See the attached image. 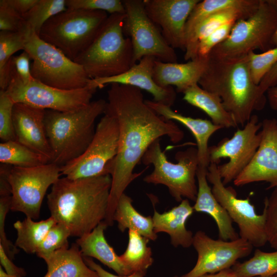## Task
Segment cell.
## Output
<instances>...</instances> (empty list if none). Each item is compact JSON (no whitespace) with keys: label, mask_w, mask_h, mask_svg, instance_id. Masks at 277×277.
Listing matches in <instances>:
<instances>
[{"label":"cell","mask_w":277,"mask_h":277,"mask_svg":"<svg viewBox=\"0 0 277 277\" xmlns=\"http://www.w3.org/2000/svg\"><path fill=\"white\" fill-rule=\"evenodd\" d=\"M107 95L104 113L113 116L119 128L118 150L111 167L112 183L104 221L111 226L118 201L142 173L133 170L150 145L164 136L173 143L179 142L184 133L173 121L165 120L151 109L138 88L112 84Z\"/></svg>","instance_id":"obj_1"},{"label":"cell","mask_w":277,"mask_h":277,"mask_svg":"<svg viewBox=\"0 0 277 277\" xmlns=\"http://www.w3.org/2000/svg\"><path fill=\"white\" fill-rule=\"evenodd\" d=\"M111 183L109 174L60 178L47 196L51 216L65 225L72 236L79 238L91 232L105 219Z\"/></svg>","instance_id":"obj_2"},{"label":"cell","mask_w":277,"mask_h":277,"mask_svg":"<svg viewBox=\"0 0 277 277\" xmlns=\"http://www.w3.org/2000/svg\"><path fill=\"white\" fill-rule=\"evenodd\" d=\"M198 84L221 98L238 126H244L252 113L263 110L267 101L265 93L253 80L247 55L227 58L209 57L207 67Z\"/></svg>","instance_id":"obj_3"},{"label":"cell","mask_w":277,"mask_h":277,"mask_svg":"<svg viewBox=\"0 0 277 277\" xmlns=\"http://www.w3.org/2000/svg\"><path fill=\"white\" fill-rule=\"evenodd\" d=\"M107 101H91L77 110L61 112L46 110L45 126L52 151L51 163L62 167L81 155L91 142L95 122L104 113Z\"/></svg>","instance_id":"obj_4"},{"label":"cell","mask_w":277,"mask_h":277,"mask_svg":"<svg viewBox=\"0 0 277 277\" xmlns=\"http://www.w3.org/2000/svg\"><path fill=\"white\" fill-rule=\"evenodd\" d=\"M125 17V13L110 14L90 45L74 61L90 78L117 75L136 64L131 40L124 36Z\"/></svg>","instance_id":"obj_5"},{"label":"cell","mask_w":277,"mask_h":277,"mask_svg":"<svg viewBox=\"0 0 277 277\" xmlns=\"http://www.w3.org/2000/svg\"><path fill=\"white\" fill-rule=\"evenodd\" d=\"M108 17L105 11L67 9L47 21L38 36L74 61L90 45Z\"/></svg>","instance_id":"obj_6"},{"label":"cell","mask_w":277,"mask_h":277,"mask_svg":"<svg viewBox=\"0 0 277 277\" xmlns=\"http://www.w3.org/2000/svg\"><path fill=\"white\" fill-rule=\"evenodd\" d=\"M276 28L277 0H261L256 11L236 21L227 38L208 56L227 58L244 56L255 49L266 51L274 48L272 41Z\"/></svg>","instance_id":"obj_7"},{"label":"cell","mask_w":277,"mask_h":277,"mask_svg":"<svg viewBox=\"0 0 277 277\" xmlns=\"http://www.w3.org/2000/svg\"><path fill=\"white\" fill-rule=\"evenodd\" d=\"M24 51L32 60L31 73L34 80L63 90L78 89L88 86L91 78L82 66L29 29L26 32Z\"/></svg>","instance_id":"obj_8"},{"label":"cell","mask_w":277,"mask_h":277,"mask_svg":"<svg viewBox=\"0 0 277 277\" xmlns=\"http://www.w3.org/2000/svg\"><path fill=\"white\" fill-rule=\"evenodd\" d=\"M176 163L168 161L162 150L160 139L153 142L143 155L141 161L146 165L153 166L152 172L146 176L145 182L166 186L176 202L183 197L195 202L198 188L196 184L199 166L197 150L193 147L176 153Z\"/></svg>","instance_id":"obj_9"},{"label":"cell","mask_w":277,"mask_h":277,"mask_svg":"<svg viewBox=\"0 0 277 277\" xmlns=\"http://www.w3.org/2000/svg\"><path fill=\"white\" fill-rule=\"evenodd\" d=\"M118 138L117 121L113 116L104 113L86 150L77 158L60 167L62 175L72 180L110 175L117 153Z\"/></svg>","instance_id":"obj_10"},{"label":"cell","mask_w":277,"mask_h":277,"mask_svg":"<svg viewBox=\"0 0 277 277\" xmlns=\"http://www.w3.org/2000/svg\"><path fill=\"white\" fill-rule=\"evenodd\" d=\"M61 175V167L51 162L28 168L11 166L8 174L11 189L10 210L37 220L48 189Z\"/></svg>","instance_id":"obj_11"},{"label":"cell","mask_w":277,"mask_h":277,"mask_svg":"<svg viewBox=\"0 0 277 277\" xmlns=\"http://www.w3.org/2000/svg\"><path fill=\"white\" fill-rule=\"evenodd\" d=\"M5 90L14 103H23L44 110L68 112L90 103L96 89L87 86L78 89L63 90L34 79L24 83L12 69L10 82Z\"/></svg>","instance_id":"obj_12"},{"label":"cell","mask_w":277,"mask_h":277,"mask_svg":"<svg viewBox=\"0 0 277 277\" xmlns=\"http://www.w3.org/2000/svg\"><path fill=\"white\" fill-rule=\"evenodd\" d=\"M123 3L124 33L130 36L134 62L152 56L163 62L177 63L175 49L167 44L160 28L147 15L144 0H124Z\"/></svg>","instance_id":"obj_13"},{"label":"cell","mask_w":277,"mask_h":277,"mask_svg":"<svg viewBox=\"0 0 277 277\" xmlns=\"http://www.w3.org/2000/svg\"><path fill=\"white\" fill-rule=\"evenodd\" d=\"M207 179L212 184L213 195L238 225L240 238L247 241L253 247L264 246L267 243L264 211L258 214L249 197L239 199L231 187H226L222 182L216 164H210Z\"/></svg>","instance_id":"obj_14"},{"label":"cell","mask_w":277,"mask_h":277,"mask_svg":"<svg viewBox=\"0 0 277 277\" xmlns=\"http://www.w3.org/2000/svg\"><path fill=\"white\" fill-rule=\"evenodd\" d=\"M261 122L252 115L242 129H238L230 138H223L217 145L209 147L210 163L217 164L221 159L229 161L217 166L224 185L233 182L249 164L258 149L262 138Z\"/></svg>","instance_id":"obj_15"},{"label":"cell","mask_w":277,"mask_h":277,"mask_svg":"<svg viewBox=\"0 0 277 277\" xmlns=\"http://www.w3.org/2000/svg\"><path fill=\"white\" fill-rule=\"evenodd\" d=\"M192 246L197 253L196 263L181 277H200L231 268L239 259L248 256L253 248L242 238L233 241L214 240L201 230L193 235Z\"/></svg>","instance_id":"obj_16"},{"label":"cell","mask_w":277,"mask_h":277,"mask_svg":"<svg viewBox=\"0 0 277 277\" xmlns=\"http://www.w3.org/2000/svg\"><path fill=\"white\" fill-rule=\"evenodd\" d=\"M260 144L249 164L233 181L234 185L265 182L267 189L277 187V120L265 118L261 122Z\"/></svg>","instance_id":"obj_17"},{"label":"cell","mask_w":277,"mask_h":277,"mask_svg":"<svg viewBox=\"0 0 277 277\" xmlns=\"http://www.w3.org/2000/svg\"><path fill=\"white\" fill-rule=\"evenodd\" d=\"M146 12L174 49L185 50V26L200 0H144Z\"/></svg>","instance_id":"obj_18"},{"label":"cell","mask_w":277,"mask_h":277,"mask_svg":"<svg viewBox=\"0 0 277 277\" xmlns=\"http://www.w3.org/2000/svg\"><path fill=\"white\" fill-rule=\"evenodd\" d=\"M156 59L145 56L127 71L114 76L90 79L88 86L97 89L107 84H118L144 90L153 97V101L171 107L176 99V92L172 87H162L153 79V68Z\"/></svg>","instance_id":"obj_19"},{"label":"cell","mask_w":277,"mask_h":277,"mask_svg":"<svg viewBox=\"0 0 277 277\" xmlns=\"http://www.w3.org/2000/svg\"><path fill=\"white\" fill-rule=\"evenodd\" d=\"M44 109L15 103L13 122L16 141L52 161V151L46 135Z\"/></svg>","instance_id":"obj_20"},{"label":"cell","mask_w":277,"mask_h":277,"mask_svg":"<svg viewBox=\"0 0 277 277\" xmlns=\"http://www.w3.org/2000/svg\"><path fill=\"white\" fill-rule=\"evenodd\" d=\"M209 62L207 56H197L186 63H166L156 60L153 79L162 87L175 86L177 92L184 93L197 84Z\"/></svg>","instance_id":"obj_21"},{"label":"cell","mask_w":277,"mask_h":277,"mask_svg":"<svg viewBox=\"0 0 277 277\" xmlns=\"http://www.w3.org/2000/svg\"><path fill=\"white\" fill-rule=\"evenodd\" d=\"M145 102L158 115L165 120L177 121L190 130L196 142L198 166L207 168L210 164L209 140L214 133L223 128L207 120L185 116L173 111L170 106L153 101L145 100Z\"/></svg>","instance_id":"obj_22"},{"label":"cell","mask_w":277,"mask_h":277,"mask_svg":"<svg viewBox=\"0 0 277 277\" xmlns=\"http://www.w3.org/2000/svg\"><path fill=\"white\" fill-rule=\"evenodd\" d=\"M207 168L198 166L196 172L197 194L193 206L194 211L209 215L215 221L220 239L233 241L239 236L232 226L226 210L213 195L207 179Z\"/></svg>","instance_id":"obj_23"},{"label":"cell","mask_w":277,"mask_h":277,"mask_svg":"<svg viewBox=\"0 0 277 277\" xmlns=\"http://www.w3.org/2000/svg\"><path fill=\"white\" fill-rule=\"evenodd\" d=\"M194 211L188 199H183L176 206L167 212L159 213L154 209L152 216L154 231L165 232L175 247L188 248L192 245L193 234L186 228V222Z\"/></svg>","instance_id":"obj_24"},{"label":"cell","mask_w":277,"mask_h":277,"mask_svg":"<svg viewBox=\"0 0 277 277\" xmlns=\"http://www.w3.org/2000/svg\"><path fill=\"white\" fill-rule=\"evenodd\" d=\"M107 227L102 221L91 232L78 238L75 243L78 246L83 257L98 260L119 275H129L132 273L131 271L124 264L120 256L106 240L104 231Z\"/></svg>","instance_id":"obj_25"},{"label":"cell","mask_w":277,"mask_h":277,"mask_svg":"<svg viewBox=\"0 0 277 277\" xmlns=\"http://www.w3.org/2000/svg\"><path fill=\"white\" fill-rule=\"evenodd\" d=\"M260 1L253 0L248 5L220 11L206 18L197 27L190 41L186 45L184 59L190 61L196 58L198 44L201 39L229 22H236L249 17L258 9Z\"/></svg>","instance_id":"obj_26"},{"label":"cell","mask_w":277,"mask_h":277,"mask_svg":"<svg viewBox=\"0 0 277 277\" xmlns=\"http://www.w3.org/2000/svg\"><path fill=\"white\" fill-rule=\"evenodd\" d=\"M45 262L47 271L43 277H98L86 264L76 243L56 251Z\"/></svg>","instance_id":"obj_27"},{"label":"cell","mask_w":277,"mask_h":277,"mask_svg":"<svg viewBox=\"0 0 277 277\" xmlns=\"http://www.w3.org/2000/svg\"><path fill=\"white\" fill-rule=\"evenodd\" d=\"M183 94L185 101L203 111L214 125L223 128L238 126L231 114L224 107L221 98L203 89L198 84L189 88Z\"/></svg>","instance_id":"obj_28"},{"label":"cell","mask_w":277,"mask_h":277,"mask_svg":"<svg viewBox=\"0 0 277 277\" xmlns=\"http://www.w3.org/2000/svg\"><path fill=\"white\" fill-rule=\"evenodd\" d=\"M132 203L131 198L123 193L118 201L113 221L117 222L118 228L122 232L129 229L136 231L149 240L155 241L157 235L154 231L152 217L140 214Z\"/></svg>","instance_id":"obj_29"},{"label":"cell","mask_w":277,"mask_h":277,"mask_svg":"<svg viewBox=\"0 0 277 277\" xmlns=\"http://www.w3.org/2000/svg\"><path fill=\"white\" fill-rule=\"evenodd\" d=\"M56 223L51 216L38 222L34 221L29 217H26L23 221H17L13 224L17 231L15 245L28 254L35 253L49 230Z\"/></svg>","instance_id":"obj_30"},{"label":"cell","mask_w":277,"mask_h":277,"mask_svg":"<svg viewBox=\"0 0 277 277\" xmlns=\"http://www.w3.org/2000/svg\"><path fill=\"white\" fill-rule=\"evenodd\" d=\"M149 241L136 231L128 230L127 247L119 256L132 273L137 271L146 273L148 268L152 264L151 249L147 245Z\"/></svg>","instance_id":"obj_31"},{"label":"cell","mask_w":277,"mask_h":277,"mask_svg":"<svg viewBox=\"0 0 277 277\" xmlns=\"http://www.w3.org/2000/svg\"><path fill=\"white\" fill-rule=\"evenodd\" d=\"M253 0H204L199 2L192 10L185 26V47L196 29L208 17L220 11L248 5Z\"/></svg>","instance_id":"obj_32"},{"label":"cell","mask_w":277,"mask_h":277,"mask_svg":"<svg viewBox=\"0 0 277 277\" xmlns=\"http://www.w3.org/2000/svg\"><path fill=\"white\" fill-rule=\"evenodd\" d=\"M0 162L1 164L12 166L28 168L42 166L50 163L51 161L13 140L0 144Z\"/></svg>","instance_id":"obj_33"},{"label":"cell","mask_w":277,"mask_h":277,"mask_svg":"<svg viewBox=\"0 0 277 277\" xmlns=\"http://www.w3.org/2000/svg\"><path fill=\"white\" fill-rule=\"evenodd\" d=\"M26 30L21 31H0V87L5 90L11 78V60L14 53L23 50Z\"/></svg>","instance_id":"obj_34"},{"label":"cell","mask_w":277,"mask_h":277,"mask_svg":"<svg viewBox=\"0 0 277 277\" xmlns=\"http://www.w3.org/2000/svg\"><path fill=\"white\" fill-rule=\"evenodd\" d=\"M231 268L237 277H266L276 274L277 250L268 252L256 249L250 259L237 262Z\"/></svg>","instance_id":"obj_35"},{"label":"cell","mask_w":277,"mask_h":277,"mask_svg":"<svg viewBox=\"0 0 277 277\" xmlns=\"http://www.w3.org/2000/svg\"><path fill=\"white\" fill-rule=\"evenodd\" d=\"M67 9L66 0H38L23 18L27 28L38 35L47 21Z\"/></svg>","instance_id":"obj_36"},{"label":"cell","mask_w":277,"mask_h":277,"mask_svg":"<svg viewBox=\"0 0 277 277\" xmlns=\"http://www.w3.org/2000/svg\"><path fill=\"white\" fill-rule=\"evenodd\" d=\"M70 236L65 225L56 223L49 230L35 254L45 261L56 251L69 248L68 238Z\"/></svg>","instance_id":"obj_37"},{"label":"cell","mask_w":277,"mask_h":277,"mask_svg":"<svg viewBox=\"0 0 277 277\" xmlns=\"http://www.w3.org/2000/svg\"><path fill=\"white\" fill-rule=\"evenodd\" d=\"M248 64L254 83L259 85L263 77L277 63V47L262 53L254 51L248 54Z\"/></svg>","instance_id":"obj_38"},{"label":"cell","mask_w":277,"mask_h":277,"mask_svg":"<svg viewBox=\"0 0 277 277\" xmlns=\"http://www.w3.org/2000/svg\"><path fill=\"white\" fill-rule=\"evenodd\" d=\"M14 103L5 90H0V138L2 142L16 140L13 122Z\"/></svg>","instance_id":"obj_39"},{"label":"cell","mask_w":277,"mask_h":277,"mask_svg":"<svg viewBox=\"0 0 277 277\" xmlns=\"http://www.w3.org/2000/svg\"><path fill=\"white\" fill-rule=\"evenodd\" d=\"M66 6L67 9L102 11L110 14L125 13L120 0H66Z\"/></svg>","instance_id":"obj_40"},{"label":"cell","mask_w":277,"mask_h":277,"mask_svg":"<svg viewBox=\"0 0 277 277\" xmlns=\"http://www.w3.org/2000/svg\"><path fill=\"white\" fill-rule=\"evenodd\" d=\"M263 210L265 213V231L267 243L277 250V187L264 201Z\"/></svg>","instance_id":"obj_41"},{"label":"cell","mask_w":277,"mask_h":277,"mask_svg":"<svg viewBox=\"0 0 277 277\" xmlns=\"http://www.w3.org/2000/svg\"><path fill=\"white\" fill-rule=\"evenodd\" d=\"M235 22H229L201 39L198 44L197 56H207L215 46L227 38Z\"/></svg>","instance_id":"obj_42"},{"label":"cell","mask_w":277,"mask_h":277,"mask_svg":"<svg viewBox=\"0 0 277 277\" xmlns=\"http://www.w3.org/2000/svg\"><path fill=\"white\" fill-rule=\"evenodd\" d=\"M27 27L23 16L7 3L0 1V30L11 32L24 31Z\"/></svg>","instance_id":"obj_43"},{"label":"cell","mask_w":277,"mask_h":277,"mask_svg":"<svg viewBox=\"0 0 277 277\" xmlns=\"http://www.w3.org/2000/svg\"><path fill=\"white\" fill-rule=\"evenodd\" d=\"M11 195L0 196V244L11 260H13L19 252L15 244L10 241L5 232V226L6 216L10 210Z\"/></svg>","instance_id":"obj_44"},{"label":"cell","mask_w":277,"mask_h":277,"mask_svg":"<svg viewBox=\"0 0 277 277\" xmlns=\"http://www.w3.org/2000/svg\"><path fill=\"white\" fill-rule=\"evenodd\" d=\"M30 60L29 54L25 51L18 55L13 56L11 60L12 69L24 83L34 80L31 73Z\"/></svg>","instance_id":"obj_45"},{"label":"cell","mask_w":277,"mask_h":277,"mask_svg":"<svg viewBox=\"0 0 277 277\" xmlns=\"http://www.w3.org/2000/svg\"><path fill=\"white\" fill-rule=\"evenodd\" d=\"M1 265L9 274L16 277H25L27 273L24 269L16 266L5 252L3 246L0 244Z\"/></svg>","instance_id":"obj_46"},{"label":"cell","mask_w":277,"mask_h":277,"mask_svg":"<svg viewBox=\"0 0 277 277\" xmlns=\"http://www.w3.org/2000/svg\"><path fill=\"white\" fill-rule=\"evenodd\" d=\"M86 264L91 269L95 271L98 277H144L146 273L142 272H134L127 275H116L105 270L99 264L96 263L91 258L83 257Z\"/></svg>","instance_id":"obj_47"},{"label":"cell","mask_w":277,"mask_h":277,"mask_svg":"<svg viewBox=\"0 0 277 277\" xmlns=\"http://www.w3.org/2000/svg\"><path fill=\"white\" fill-rule=\"evenodd\" d=\"M7 4L18 14L23 16L38 2V0H6Z\"/></svg>","instance_id":"obj_48"},{"label":"cell","mask_w":277,"mask_h":277,"mask_svg":"<svg viewBox=\"0 0 277 277\" xmlns=\"http://www.w3.org/2000/svg\"><path fill=\"white\" fill-rule=\"evenodd\" d=\"M258 85L264 93H266L269 88L277 85V63L266 74Z\"/></svg>","instance_id":"obj_49"},{"label":"cell","mask_w":277,"mask_h":277,"mask_svg":"<svg viewBox=\"0 0 277 277\" xmlns=\"http://www.w3.org/2000/svg\"><path fill=\"white\" fill-rule=\"evenodd\" d=\"M266 93L270 107L273 110L277 111V85L269 88Z\"/></svg>","instance_id":"obj_50"},{"label":"cell","mask_w":277,"mask_h":277,"mask_svg":"<svg viewBox=\"0 0 277 277\" xmlns=\"http://www.w3.org/2000/svg\"><path fill=\"white\" fill-rule=\"evenodd\" d=\"M200 277H237L232 268L226 269L215 273H208Z\"/></svg>","instance_id":"obj_51"},{"label":"cell","mask_w":277,"mask_h":277,"mask_svg":"<svg viewBox=\"0 0 277 277\" xmlns=\"http://www.w3.org/2000/svg\"><path fill=\"white\" fill-rule=\"evenodd\" d=\"M0 277H16L14 275L8 274L3 268L2 266H0Z\"/></svg>","instance_id":"obj_52"},{"label":"cell","mask_w":277,"mask_h":277,"mask_svg":"<svg viewBox=\"0 0 277 277\" xmlns=\"http://www.w3.org/2000/svg\"><path fill=\"white\" fill-rule=\"evenodd\" d=\"M272 44L273 47H277V28L273 36Z\"/></svg>","instance_id":"obj_53"},{"label":"cell","mask_w":277,"mask_h":277,"mask_svg":"<svg viewBox=\"0 0 277 277\" xmlns=\"http://www.w3.org/2000/svg\"><path fill=\"white\" fill-rule=\"evenodd\" d=\"M266 277H277V274H275V275H272V276H266Z\"/></svg>","instance_id":"obj_54"},{"label":"cell","mask_w":277,"mask_h":277,"mask_svg":"<svg viewBox=\"0 0 277 277\" xmlns=\"http://www.w3.org/2000/svg\"><path fill=\"white\" fill-rule=\"evenodd\" d=\"M174 277H179V276H177L176 275V276H174Z\"/></svg>","instance_id":"obj_55"}]
</instances>
